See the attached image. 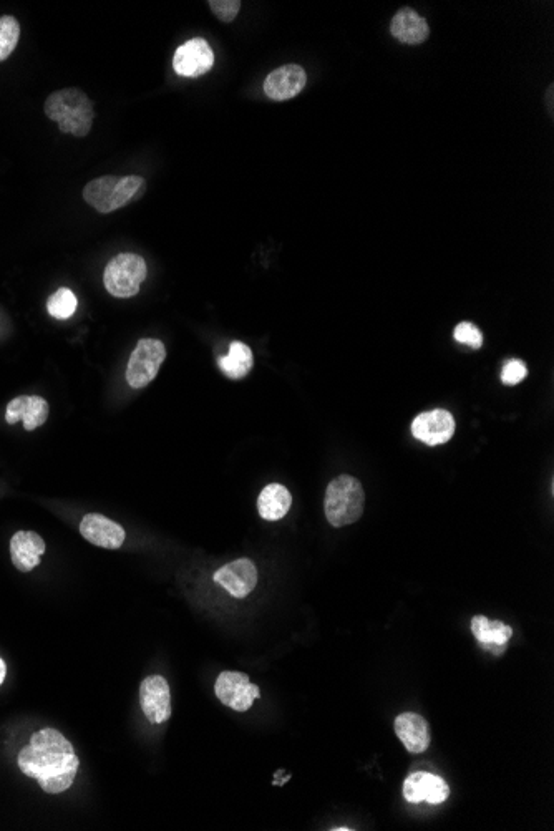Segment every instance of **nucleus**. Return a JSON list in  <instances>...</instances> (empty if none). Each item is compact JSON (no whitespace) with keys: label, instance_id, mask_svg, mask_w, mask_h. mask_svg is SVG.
Segmentation results:
<instances>
[{"label":"nucleus","instance_id":"obj_22","mask_svg":"<svg viewBox=\"0 0 554 831\" xmlns=\"http://www.w3.org/2000/svg\"><path fill=\"white\" fill-rule=\"evenodd\" d=\"M78 301L69 287H60L47 301V311L57 321H67L77 311Z\"/></svg>","mask_w":554,"mask_h":831},{"label":"nucleus","instance_id":"obj_13","mask_svg":"<svg viewBox=\"0 0 554 831\" xmlns=\"http://www.w3.org/2000/svg\"><path fill=\"white\" fill-rule=\"evenodd\" d=\"M307 83L306 70L301 65H284L269 73L264 80V93L274 102H286L297 97Z\"/></svg>","mask_w":554,"mask_h":831},{"label":"nucleus","instance_id":"obj_3","mask_svg":"<svg viewBox=\"0 0 554 831\" xmlns=\"http://www.w3.org/2000/svg\"><path fill=\"white\" fill-rule=\"evenodd\" d=\"M365 493L362 483L350 475L334 478L326 490L324 510L334 528L349 526L364 513Z\"/></svg>","mask_w":554,"mask_h":831},{"label":"nucleus","instance_id":"obj_11","mask_svg":"<svg viewBox=\"0 0 554 831\" xmlns=\"http://www.w3.org/2000/svg\"><path fill=\"white\" fill-rule=\"evenodd\" d=\"M455 433V418L447 410L437 409L423 412L412 423V435L417 440L435 447L452 440Z\"/></svg>","mask_w":554,"mask_h":831},{"label":"nucleus","instance_id":"obj_20","mask_svg":"<svg viewBox=\"0 0 554 831\" xmlns=\"http://www.w3.org/2000/svg\"><path fill=\"white\" fill-rule=\"evenodd\" d=\"M292 496L286 486L271 483L266 486L258 498V511L266 521H279L289 513Z\"/></svg>","mask_w":554,"mask_h":831},{"label":"nucleus","instance_id":"obj_10","mask_svg":"<svg viewBox=\"0 0 554 831\" xmlns=\"http://www.w3.org/2000/svg\"><path fill=\"white\" fill-rule=\"evenodd\" d=\"M140 705L151 724H163L170 719L171 691L165 677L150 676L141 682Z\"/></svg>","mask_w":554,"mask_h":831},{"label":"nucleus","instance_id":"obj_6","mask_svg":"<svg viewBox=\"0 0 554 831\" xmlns=\"http://www.w3.org/2000/svg\"><path fill=\"white\" fill-rule=\"evenodd\" d=\"M166 349L158 339H141L128 360L127 382L132 389H143L155 380L165 362Z\"/></svg>","mask_w":554,"mask_h":831},{"label":"nucleus","instance_id":"obj_24","mask_svg":"<svg viewBox=\"0 0 554 831\" xmlns=\"http://www.w3.org/2000/svg\"><path fill=\"white\" fill-rule=\"evenodd\" d=\"M455 339L472 349H480L483 346L482 331L477 326H473L472 322H460L455 329Z\"/></svg>","mask_w":554,"mask_h":831},{"label":"nucleus","instance_id":"obj_19","mask_svg":"<svg viewBox=\"0 0 554 831\" xmlns=\"http://www.w3.org/2000/svg\"><path fill=\"white\" fill-rule=\"evenodd\" d=\"M472 632L483 649L493 651L495 654H500L503 649H506V644L513 636V629L510 626H506L501 621H490L480 614L472 619Z\"/></svg>","mask_w":554,"mask_h":831},{"label":"nucleus","instance_id":"obj_1","mask_svg":"<svg viewBox=\"0 0 554 831\" xmlns=\"http://www.w3.org/2000/svg\"><path fill=\"white\" fill-rule=\"evenodd\" d=\"M17 763L20 772L35 778L40 788L50 795L67 792L80 767L73 745L55 729L35 732L29 745L20 750Z\"/></svg>","mask_w":554,"mask_h":831},{"label":"nucleus","instance_id":"obj_5","mask_svg":"<svg viewBox=\"0 0 554 831\" xmlns=\"http://www.w3.org/2000/svg\"><path fill=\"white\" fill-rule=\"evenodd\" d=\"M145 259L138 254H118L107 264L103 273V284L113 297L128 299L137 296L146 279Z\"/></svg>","mask_w":554,"mask_h":831},{"label":"nucleus","instance_id":"obj_16","mask_svg":"<svg viewBox=\"0 0 554 831\" xmlns=\"http://www.w3.org/2000/svg\"><path fill=\"white\" fill-rule=\"evenodd\" d=\"M45 553V541L34 531H19L10 540V558L15 568L29 573L40 564Z\"/></svg>","mask_w":554,"mask_h":831},{"label":"nucleus","instance_id":"obj_26","mask_svg":"<svg viewBox=\"0 0 554 831\" xmlns=\"http://www.w3.org/2000/svg\"><path fill=\"white\" fill-rule=\"evenodd\" d=\"M526 374H528V369H526V365L521 360H510L503 367L501 380H503V384L505 385H518L525 380Z\"/></svg>","mask_w":554,"mask_h":831},{"label":"nucleus","instance_id":"obj_8","mask_svg":"<svg viewBox=\"0 0 554 831\" xmlns=\"http://www.w3.org/2000/svg\"><path fill=\"white\" fill-rule=\"evenodd\" d=\"M214 67V54L205 39L188 40L173 57V69L186 78L203 77Z\"/></svg>","mask_w":554,"mask_h":831},{"label":"nucleus","instance_id":"obj_15","mask_svg":"<svg viewBox=\"0 0 554 831\" xmlns=\"http://www.w3.org/2000/svg\"><path fill=\"white\" fill-rule=\"evenodd\" d=\"M49 418V404L47 400L37 395H20L7 405L5 420L9 425L24 422L27 432H34L35 428L42 427Z\"/></svg>","mask_w":554,"mask_h":831},{"label":"nucleus","instance_id":"obj_21","mask_svg":"<svg viewBox=\"0 0 554 831\" xmlns=\"http://www.w3.org/2000/svg\"><path fill=\"white\" fill-rule=\"evenodd\" d=\"M254 365L253 350L243 342H233L229 346L228 355L219 359V367L229 379L239 380L251 372Z\"/></svg>","mask_w":554,"mask_h":831},{"label":"nucleus","instance_id":"obj_18","mask_svg":"<svg viewBox=\"0 0 554 831\" xmlns=\"http://www.w3.org/2000/svg\"><path fill=\"white\" fill-rule=\"evenodd\" d=\"M390 32L402 44L418 45L428 39L430 27H428L427 20L423 19L422 15H418L415 10L402 9L395 14L390 25Z\"/></svg>","mask_w":554,"mask_h":831},{"label":"nucleus","instance_id":"obj_23","mask_svg":"<svg viewBox=\"0 0 554 831\" xmlns=\"http://www.w3.org/2000/svg\"><path fill=\"white\" fill-rule=\"evenodd\" d=\"M20 24L12 15L0 17V62L9 59L19 44Z\"/></svg>","mask_w":554,"mask_h":831},{"label":"nucleus","instance_id":"obj_25","mask_svg":"<svg viewBox=\"0 0 554 831\" xmlns=\"http://www.w3.org/2000/svg\"><path fill=\"white\" fill-rule=\"evenodd\" d=\"M208 5L211 12L221 22H226V24L233 22L236 19V15L239 14V10H241V2L239 0H211V2H208Z\"/></svg>","mask_w":554,"mask_h":831},{"label":"nucleus","instance_id":"obj_2","mask_svg":"<svg viewBox=\"0 0 554 831\" xmlns=\"http://www.w3.org/2000/svg\"><path fill=\"white\" fill-rule=\"evenodd\" d=\"M45 115L57 123L60 132L73 137H87L92 130L95 112L87 93L80 88H64L54 92L45 102Z\"/></svg>","mask_w":554,"mask_h":831},{"label":"nucleus","instance_id":"obj_17","mask_svg":"<svg viewBox=\"0 0 554 831\" xmlns=\"http://www.w3.org/2000/svg\"><path fill=\"white\" fill-rule=\"evenodd\" d=\"M395 734L410 754H423L432 740L427 720L414 712H404L395 719Z\"/></svg>","mask_w":554,"mask_h":831},{"label":"nucleus","instance_id":"obj_4","mask_svg":"<svg viewBox=\"0 0 554 831\" xmlns=\"http://www.w3.org/2000/svg\"><path fill=\"white\" fill-rule=\"evenodd\" d=\"M143 188L141 176H102L83 188V200L98 213H113L135 200Z\"/></svg>","mask_w":554,"mask_h":831},{"label":"nucleus","instance_id":"obj_27","mask_svg":"<svg viewBox=\"0 0 554 831\" xmlns=\"http://www.w3.org/2000/svg\"><path fill=\"white\" fill-rule=\"evenodd\" d=\"M5 676H7V667H5V662L2 661V657H0V686H2Z\"/></svg>","mask_w":554,"mask_h":831},{"label":"nucleus","instance_id":"obj_14","mask_svg":"<svg viewBox=\"0 0 554 831\" xmlns=\"http://www.w3.org/2000/svg\"><path fill=\"white\" fill-rule=\"evenodd\" d=\"M80 535L103 550H118L125 543V530L115 521L98 513H88L80 523Z\"/></svg>","mask_w":554,"mask_h":831},{"label":"nucleus","instance_id":"obj_9","mask_svg":"<svg viewBox=\"0 0 554 831\" xmlns=\"http://www.w3.org/2000/svg\"><path fill=\"white\" fill-rule=\"evenodd\" d=\"M214 583L226 589L234 598L243 599L253 593L258 584V569L251 559H236L224 564L213 576Z\"/></svg>","mask_w":554,"mask_h":831},{"label":"nucleus","instance_id":"obj_12","mask_svg":"<svg viewBox=\"0 0 554 831\" xmlns=\"http://www.w3.org/2000/svg\"><path fill=\"white\" fill-rule=\"evenodd\" d=\"M404 797L409 803H430L440 805L450 797L448 783L438 775L428 772H415L405 778Z\"/></svg>","mask_w":554,"mask_h":831},{"label":"nucleus","instance_id":"obj_7","mask_svg":"<svg viewBox=\"0 0 554 831\" xmlns=\"http://www.w3.org/2000/svg\"><path fill=\"white\" fill-rule=\"evenodd\" d=\"M214 694L221 704L236 712H246L253 707V702L261 697L259 687L249 681L243 672L224 671L219 674L214 684Z\"/></svg>","mask_w":554,"mask_h":831}]
</instances>
